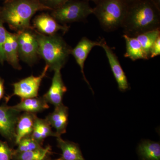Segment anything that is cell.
Masks as SVG:
<instances>
[{"mask_svg":"<svg viewBox=\"0 0 160 160\" xmlns=\"http://www.w3.org/2000/svg\"><path fill=\"white\" fill-rule=\"evenodd\" d=\"M160 11L151 0H138L128 5L122 26L126 34L135 37L159 28Z\"/></svg>","mask_w":160,"mask_h":160,"instance_id":"1","label":"cell"},{"mask_svg":"<svg viewBox=\"0 0 160 160\" xmlns=\"http://www.w3.org/2000/svg\"><path fill=\"white\" fill-rule=\"evenodd\" d=\"M47 10L49 9L38 0H9L0 8V19L17 32L32 29L30 21L33 16L38 11Z\"/></svg>","mask_w":160,"mask_h":160,"instance_id":"2","label":"cell"},{"mask_svg":"<svg viewBox=\"0 0 160 160\" xmlns=\"http://www.w3.org/2000/svg\"><path fill=\"white\" fill-rule=\"evenodd\" d=\"M38 43L39 57L49 66V70H61L71 54L72 49L58 33L46 35L35 30Z\"/></svg>","mask_w":160,"mask_h":160,"instance_id":"3","label":"cell"},{"mask_svg":"<svg viewBox=\"0 0 160 160\" xmlns=\"http://www.w3.org/2000/svg\"><path fill=\"white\" fill-rule=\"evenodd\" d=\"M127 7L122 0H101L93 8L92 14L104 30L111 31L122 26Z\"/></svg>","mask_w":160,"mask_h":160,"instance_id":"4","label":"cell"},{"mask_svg":"<svg viewBox=\"0 0 160 160\" xmlns=\"http://www.w3.org/2000/svg\"><path fill=\"white\" fill-rule=\"evenodd\" d=\"M93 13V8L86 0H70L57 9L52 10L51 15L58 22H80Z\"/></svg>","mask_w":160,"mask_h":160,"instance_id":"5","label":"cell"},{"mask_svg":"<svg viewBox=\"0 0 160 160\" xmlns=\"http://www.w3.org/2000/svg\"><path fill=\"white\" fill-rule=\"evenodd\" d=\"M16 34L20 58L29 65H32L39 57L34 28L18 32Z\"/></svg>","mask_w":160,"mask_h":160,"instance_id":"6","label":"cell"},{"mask_svg":"<svg viewBox=\"0 0 160 160\" xmlns=\"http://www.w3.org/2000/svg\"><path fill=\"white\" fill-rule=\"evenodd\" d=\"M48 70L49 66L46 65L42 72L38 76L31 75L14 83L12 85L13 93L10 96L8 97L7 101L13 96L19 97L22 100L37 97L41 82L43 79L46 76Z\"/></svg>","mask_w":160,"mask_h":160,"instance_id":"7","label":"cell"},{"mask_svg":"<svg viewBox=\"0 0 160 160\" xmlns=\"http://www.w3.org/2000/svg\"><path fill=\"white\" fill-rule=\"evenodd\" d=\"M21 112L13 106H0V133L10 141H14Z\"/></svg>","mask_w":160,"mask_h":160,"instance_id":"8","label":"cell"},{"mask_svg":"<svg viewBox=\"0 0 160 160\" xmlns=\"http://www.w3.org/2000/svg\"><path fill=\"white\" fill-rule=\"evenodd\" d=\"M100 42V46L103 48L106 52L112 71L118 83L119 89L122 92L126 91L129 89V83L117 57L105 40H101Z\"/></svg>","mask_w":160,"mask_h":160,"instance_id":"9","label":"cell"},{"mask_svg":"<svg viewBox=\"0 0 160 160\" xmlns=\"http://www.w3.org/2000/svg\"><path fill=\"white\" fill-rule=\"evenodd\" d=\"M32 23L33 27L37 30V31L46 35L57 34L59 31L66 32L69 29L68 26L61 25L48 13L38 15L35 17Z\"/></svg>","mask_w":160,"mask_h":160,"instance_id":"10","label":"cell"},{"mask_svg":"<svg viewBox=\"0 0 160 160\" xmlns=\"http://www.w3.org/2000/svg\"><path fill=\"white\" fill-rule=\"evenodd\" d=\"M97 46H100V42L91 41L88 38L84 37L81 39L73 49H72L71 52V54L74 58L76 62L81 69L83 79L88 84L92 93H93V90L84 73V65L89 52L93 47Z\"/></svg>","mask_w":160,"mask_h":160,"instance_id":"11","label":"cell"},{"mask_svg":"<svg viewBox=\"0 0 160 160\" xmlns=\"http://www.w3.org/2000/svg\"><path fill=\"white\" fill-rule=\"evenodd\" d=\"M67 90V88L63 81L61 70H56L51 86L43 97L47 102L56 107L63 104V97Z\"/></svg>","mask_w":160,"mask_h":160,"instance_id":"12","label":"cell"},{"mask_svg":"<svg viewBox=\"0 0 160 160\" xmlns=\"http://www.w3.org/2000/svg\"><path fill=\"white\" fill-rule=\"evenodd\" d=\"M68 117L69 108L63 104L55 107L54 111L46 117V120L55 129L58 137L66 133Z\"/></svg>","mask_w":160,"mask_h":160,"instance_id":"13","label":"cell"},{"mask_svg":"<svg viewBox=\"0 0 160 160\" xmlns=\"http://www.w3.org/2000/svg\"><path fill=\"white\" fill-rule=\"evenodd\" d=\"M3 49L6 61L15 69L20 70L22 69L19 63L16 33H11L7 31V37Z\"/></svg>","mask_w":160,"mask_h":160,"instance_id":"14","label":"cell"},{"mask_svg":"<svg viewBox=\"0 0 160 160\" xmlns=\"http://www.w3.org/2000/svg\"><path fill=\"white\" fill-rule=\"evenodd\" d=\"M37 117L35 113L29 112H24L20 115L16 128L14 140L16 144L18 145L24 138L31 136Z\"/></svg>","mask_w":160,"mask_h":160,"instance_id":"15","label":"cell"},{"mask_svg":"<svg viewBox=\"0 0 160 160\" xmlns=\"http://www.w3.org/2000/svg\"><path fill=\"white\" fill-rule=\"evenodd\" d=\"M13 107L20 112L35 113L49 109V106L45 99L42 97L29 98L21 100Z\"/></svg>","mask_w":160,"mask_h":160,"instance_id":"16","label":"cell"},{"mask_svg":"<svg viewBox=\"0 0 160 160\" xmlns=\"http://www.w3.org/2000/svg\"><path fill=\"white\" fill-rule=\"evenodd\" d=\"M58 146L62 151V160H86L78 144L65 141L61 137L57 138Z\"/></svg>","mask_w":160,"mask_h":160,"instance_id":"17","label":"cell"},{"mask_svg":"<svg viewBox=\"0 0 160 160\" xmlns=\"http://www.w3.org/2000/svg\"><path fill=\"white\" fill-rule=\"evenodd\" d=\"M31 137L41 145L46 138L49 137H58L55 132L52 131L51 126L46 119H43L37 117L35 120Z\"/></svg>","mask_w":160,"mask_h":160,"instance_id":"18","label":"cell"},{"mask_svg":"<svg viewBox=\"0 0 160 160\" xmlns=\"http://www.w3.org/2000/svg\"><path fill=\"white\" fill-rule=\"evenodd\" d=\"M123 38L126 43V52L124 55L125 58H129L133 61L139 59H149V58L143 50L135 37L124 34Z\"/></svg>","mask_w":160,"mask_h":160,"instance_id":"19","label":"cell"},{"mask_svg":"<svg viewBox=\"0 0 160 160\" xmlns=\"http://www.w3.org/2000/svg\"><path fill=\"white\" fill-rule=\"evenodd\" d=\"M138 152L142 160H160V143L145 140L140 143Z\"/></svg>","mask_w":160,"mask_h":160,"instance_id":"20","label":"cell"},{"mask_svg":"<svg viewBox=\"0 0 160 160\" xmlns=\"http://www.w3.org/2000/svg\"><path fill=\"white\" fill-rule=\"evenodd\" d=\"M160 36L159 28L143 32L135 37L146 54L149 58V52L152 44Z\"/></svg>","mask_w":160,"mask_h":160,"instance_id":"21","label":"cell"},{"mask_svg":"<svg viewBox=\"0 0 160 160\" xmlns=\"http://www.w3.org/2000/svg\"><path fill=\"white\" fill-rule=\"evenodd\" d=\"M51 150L50 146H47L32 151L12 153V157L15 160H45Z\"/></svg>","mask_w":160,"mask_h":160,"instance_id":"22","label":"cell"},{"mask_svg":"<svg viewBox=\"0 0 160 160\" xmlns=\"http://www.w3.org/2000/svg\"><path fill=\"white\" fill-rule=\"evenodd\" d=\"M18 145L17 149L12 153H21L32 151L42 148V145L31 136L22 139Z\"/></svg>","mask_w":160,"mask_h":160,"instance_id":"23","label":"cell"},{"mask_svg":"<svg viewBox=\"0 0 160 160\" xmlns=\"http://www.w3.org/2000/svg\"><path fill=\"white\" fill-rule=\"evenodd\" d=\"M3 24L2 21L0 19V63L2 64L6 61L3 48L6 41L7 32Z\"/></svg>","mask_w":160,"mask_h":160,"instance_id":"24","label":"cell"},{"mask_svg":"<svg viewBox=\"0 0 160 160\" xmlns=\"http://www.w3.org/2000/svg\"><path fill=\"white\" fill-rule=\"evenodd\" d=\"M69 1L70 0H38L40 4L51 11L57 9Z\"/></svg>","mask_w":160,"mask_h":160,"instance_id":"25","label":"cell"},{"mask_svg":"<svg viewBox=\"0 0 160 160\" xmlns=\"http://www.w3.org/2000/svg\"><path fill=\"white\" fill-rule=\"evenodd\" d=\"M12 152L6 143L0 141V160H10Z\"/></svg>","mask_w":160,"mask_h":160,"instance_id":"26","label":"cell"},{"mask_svg":"<svg viewBox=\"0 0 160 160\" xmlns=\"http://www.w3.org/2000/svg\"><path fill=\"white\" fill-rule=\"evenodd\" d=\"M160 54V36L157 38L152 44L150 52L149 58H153Z\"/></svg>","mask_w":160,"mask_h":160,"instance_id":"27","label":"cell"},{"mask_svg":"<svg viewBox=\"0 0 160 160\" xmlns=\"http://www.w3.org/2000/svg\"><path fill=\"white\" fill-rule=\"evenodd\" d=\"M4 94V81L0 78V100L2 99Z\"/></svg>","mask_w":160,"mask_h":160,"instance_id":"28","label":"cell"},{"mask_svg":"<svg viewBox=\"0 0 160 160\" xmlns=\"http://www.w3.org/2000/svg\"><path fill=\"white\" fill-rule=\"evenodd\" d=\"M158 9L160 10V0H151Z\"/></svg>","mask_w":160,"mask_h":160,"instance_id":"29","label":"cell"},{"mask_svg":"<svg viewBox=\"0 0 160 160\" xmlns=\"http://www.w3.org/2000/svg\"><path fill=\"white\" fill-rule=\"evenodd\" d=\"M123 2H125L127 5H129V4L134 2L138 0H122Z\"/></svg>","mask_w":160,"mask_h":160,"instance_id":"30","label":"cell"},{"mask_svg":"<svg viewBox=\"0 0 160 160\" xmlns=\"http://www.w3.org/2000/svg\"><path fill=\"white\" fill-rule=\"evenodd\" d=\"M86 1H88V2H89V1H92V2H94L96 4H97L98 2H99L101 0H86Z\"/></svg>","mask_w":160,"mask_h":160,"instance_id":"31","label":"cell"},{"mask_svg":"<svg viewBox=\"0 0 160 160\" xmlns=\"http://www.w3.org/2000/svg\"><path fill=\"white\" fill-rule=\"evenodd\" d=\"M3 1H4V2H7V1H9V0H3Z\"/></svg>","mask_w":160,"mask_h":160,"instance_id":"32","label":"cell"},{"mask_svg":"<svg viewBox=\"0 0 160 160\" xmlns=\"http://www.w3.org/2000/svg\"><path fill=\"white\" fill-rule=\"evenodd\" d=\"M62 160L60 159L59 158V159H58V160Z\"/></svg>","mask_w":160,"mask_h":160,"instance_id":"33","label":"cell"},{"mask_svg":"<svg viewBox=\"0 0 160 160\" xmlns=\"http://www.w3.org/2000/svg\"><path fill=\"white\" fill-rule=\"evenodd\" d=\"M1 6H0V8H1Z\"/></svg>","mask_w":160,"mask_h":160,"instance_id":"34","label":"cell"}]
</instances>
